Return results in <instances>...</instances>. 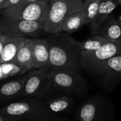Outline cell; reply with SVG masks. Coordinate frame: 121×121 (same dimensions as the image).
<instances>
[{
    "label": "cell",
    "instance_id": "6da1fadb",
    "mask_svg": "<svg viewBox=\"0 0 121 121\" xmlns=\"http://www.w3.org/2000/svg\"><path fill=\"white\" fill-rule=\"evenodd\" d=\"M47 39L50 46L49 63L45 68L48 71L69 69L80 72L84 69L77 40L69 34H48Z\"/></svg>",
    "mask_w": 121,
    "mask_h": 121
},
{
    "label": "cell",
    "instance_id": "7a4b0ae2",
    "mask_svg": "<svg viewBox=\"0 0 121 121\" xmlns=\"http://www.w3.org/2000/svg\"><path fill=\"white\" fill-rule=\"evenodd\" d=\"M74 121H116L111 99L96 93L83 100L74 111Z\"/></svg>",
    "mask_w": 121,
    "mask_h": 121
},
{
    "label": "cell",
    "instance_id": "3957f363",
    "mask_svg": "<svg viewBox=\"0 0 121 121\" xmlns=\"http://www.w3.org/2000/svg\"><path fill=\"white\" fill-rule=\"evenodd\" d=\"M0 114L29 121H51L55 117L47 108L43 98L23 97L0 107Z\"/></svg>",
    "mask_w": 121,
    "mask_h": 121
},
{
    "label": "cell",
    "instance_id": "277c9868",
    "mask_svg": "<svg viewBox=\"0 0 121 121\" xmlns=\"http://www.w3.org/2000/svg\"><path fill=\"white\" fill-rule=\"evenodd\" d=\"M48 72L55 91L73 98H84L87 96L88 87L79 71L60 69Z\"/></svg>",
    "mask_w": 121,
    "mask_h": 121
},
{
    "label": "cell",
    "instance_id": "5b68a950",
    "mask_svg": "<svg viewBox=\"0 0 121 121\" xmlns=\"http://www.w3.org/2000/svg\"><path fill=\"white\" fill-rule=\"evenodd\" d=\"M83 1L72 0H50L45 20V34H53L62 32V26L66 18L72 13L82 10Z\"/></svg>",
    "mask_w": 121,
    "mask_h": 121
},
{
    "label": "cell",
    "instance_id": "8992f818",
    "mask_svg": "<svg viewBox=\"0 0 121 121\" xmlns=\"http://www.w3.org/2000/svg\"><path fill=\"white\" fill-rule=\"evenodd\" d=\"M121 53V43L108 41L94 51L81 52L82 64L83 68L91 74L97 77H102L109 59Z\"/></svg>",
    "mask_w": 121,
    "mask_h": 121
},
{
    "label": "cell",
    "instance_id": "52a82bcc",
    "mask_svg": "<svg viewBox=\"0 0 121 121\" xmlns=\"http://www.w3.org/2000/svg\"><path fill=\"white\" fill-rule=\"evenodd\" d=\"M0 30L1 34L21 37L40 36L44 31V22L30 21L11 17L0 14Z\"/></svg>",
    "mask_w": 121,
    "mask_h": 121
},
{
    "label": "cell",
    "instance_id": "ba28073f",
    "mask_svg": "<svg viewBox=\"0 0 121 121\" xmlns=\"http://www.w3.org/2000/svg\"><path fill=\"white\" fill-rule=\"evenodd\" d=\"M54 91L49 72L45 68L33 69L27 72L23 97L45 98Z\"/></svg>",
    "mask_w": 121,
    "mask_h": 121
},
{
    "label": "cell",
    "instance_id": "9c48e42d",
    "mask_svg": "<svg viewBox=\"0 0 121 121\" xmlns=\"http://www.w3.org/2000/svg\"><path fill=\"white\" fill-rule=\"evenodd\" d=\"M49 2L38 1L22 3L0 11L1 14L21 19L44 22L47 16Z\"/></svg>",
    "mask_w": 121,
    "mask_h": 121
},
{
    "label": "cell",
    "instance_id": "30bf717a",
    "mask_svg": "<svg viewBox=\"0 0 121 121\" xmlns=\"http://www.w3.org/2000/svg\"><path fill=\"white\" fill-rule=\"evenodd\" d=\"M26 73L0 81V107L23 98Z\"/></svg>",
    "mask_w": 121,
    "mask_h": 121
},
{
    "label": "cell",
    "instance_id": "8fae6325",
    "mask_svg": "<svg viewBox=\"0 0 121 121\" xmlns=\"http://www.w3.org/2000/svg\"><path fill=\"white\" fill-rule=\"evenodd\" d=\"M43 100L47 108L54 116L72 113L76 108L73 97L56 91H53Z\"/></svg>",
    "mask_w": 121,
    "mask_h": 121
},
{
    "label": "cell",
    "instance_id": "7c38bea8",
    "mask_svg": "<svg viewBox=\"0 0 121 121\" xmlns=\"http://www.w3.org/2000/svg\"><path fill=\"white\" fill-rule=\"evenodd\" d=\"M101 78V86L107 91H112L121 83V53L109 59Z\"/></svg>",
    "mask_w": 121,
    "mask_h": 121
},
{
    "label": "cell",
    "instance_id": "4fadbf2b",
    "mask_svg": "<svg viewBox=\"0 0 121 121\" xmlns=\"http://www.w3.org/2000/svg\"><path fill=\"white\" fill-rule=\"evenodd\" d=\"M35 69L46 68L49 63L50 58V46L47 39L35 38L30 39Z\"/></svg>",
    "mask_w": 121,
    "mask_h": 121
},
{
    "label": "cell",
    "instance_id": "5bb4252c",
    "mask_svg": "<svg viewBox=\"0 0 121 121\" xmlns=\"http://www.w3.org/2000/svg\"><path fill=\"white\" fill-rule=\"evenodd\" d=\"M120 5L118 0H101L98 11L89 24L91 33L94 35L96 34L97 31L102 26V24L107 20V19L112 14L113 11L116 9V7Z\"/></svg>",
    "mask_w": 121,
    "mask_h": 121
},
{
    "label": "cell",
    "instance_id": "9a60e30c",
    "mask_svg": "<svg viewBox=\"0 0 121 121\" xmlns=\"http://www.w3.org/2000/svg\"><path fill=\"white\" fill-rule=\"evenodd\" d=\"M28 40L29 38L27 37L6 35L3 51L0 56V62L13 61V59L15 58L20 48L23 46Z\"/></svg>",
    "mask_w": 121,
    "mask_h": 121
},
{
    "label": "cell",
    "instance_id": "2e32d148",
    "mask_svg": "<svg viewBox=\"0 0 121 121\" xmlns=\"http://www.w3.org/2000/svg\"><path fill=\"white\" fill-rule=\"evenodd\" d=\"M96 34L103 36L109 41L121 44V24L112 14L102 24Z\"/></svg>",
    "mask_w": 121,
    "mask_h": 121
},
{
    "label": "cell",
    "instance_id": "e0dca14e",
    "mask_svg": "<svg viewBox=\"0 0 121 121\" xmlns=\"http://www.w3.org/2000/svg\"><path fill=\"white\" fill-rule=\"evenodd\" d=\"M13 62L24 68L27 71L35 69L34 58L30 43V39L23 46L20 48L15 58L13 59Z\"/></svg>",
    "mask_w": 121,
    "mask_h": 121
},
{
    "label": "cell",
    "instance_id": "ac0fdd59",
    "mask_svg": "<svg viewBox=\"0 0 121 121\" xmlns=\"http://www.w3.org/2000/svg\"><path fill=\"white\" fill-rule=\"evenodd\" d=\"M86 24L84 14L82 10L74 11L69 14L65 20L62 26V31L67 34H72Z\"/></svg>",
    "mask_w": 121,
    "mask_h": 121
},
{
    "label": "cell",
    "instance_id": "d6986e66",
    "mask_svg": "<svg viewBox=\"0 0 121 121\" xmlns=\"http://www.w3.org/2000/svg\"><path fill=\"white\" fill-rule=\"evenodd\" d=\"M108 41L105 37L99 34H94L93 36L84 41H77V44L81 52L89 53L94 51L106 44Z\"/></svg>",
    "mask_w": 121,
    "mask_h": 121
},
{
    "label": "cell",
    "instance_id": "ffe728a7",
    "mask_svg": "<svg viewBox=\"0 0 121 121\" xmlns=\"http://www.w3.org/2000/svg\"><path fill=\"white\" fill-rule=\"evenodd\" d=\"M28 72L15 62H0V81Z\"/></svg>",
    "mask_w": 121,
    "mask_h": 121
},
{
    "label": "cell",
    "instance_id": "44dd1931",
    "mask_svg": "<svg viewBox=\"0 0 121 121\" xmlns=\"http://www.w3.org/2000/svg\"><path fill=\"white\" fill-rule=\"evenodd\" d=\"M101 0H84L82 4V11L84 14L86 24H89L94 19Z\"/></svg>",
    "mask_w": 121,
    "mask_h": 121
},
{
    "label": "cell",
    "instance_id": "7402d4cb",
    "mask_svg": "<svg viewBox=\"0 0 121 121\" xmlns=\"http://www.w3.org/2000/svg\"><path fill=\"white\" fill-rule=\"evenodd\" d=\"M21 1H22V0H5L4 2L1 11L8 9L9 8H11V7L20 4Z\"/></svg>",
    "mask_w": 121,
    "mask_h": 121
},
{
    "label": "cell",
    "instance_id": "603a6c76",
    "mask_svg": "<svg viewBox=\"0 0 121 121\" xmlns=\"http://www.w3.org/2000/svg\"><path fill=\"white\" fill-rule=\"evenodd\" d=\"M22 120H23V119H22L21 118L14 117L12 116L0 114V121H21Z\"/></svg>",
    "mask_w": 121,
    "mask_h": 121
},
{
    "label": "cell",
    "instance_id": "cb8c5ba5",
    "mask_svg": "<svg viewBox=\"0 0 121 121\" xmlns=\"http://www.w3.org/2000/svg\"><path fill=\"white\" fill-rule=\"evenodd\" d=\"M6 34H0V56H1V52L3 51V48H4V42H5V40H6Z\"/></svg>",
    "mask_w": 121,
    "mask_h": 121
},
{
    "label": "cell",
    "instance_id": "d4e9b609",
    "mask_svg": "<svg viewBox=\"0 0 121 121\" xmlns=\"http://www.w3.org/2000/svg\"><path fill=\"white\" fill-rule=\"evenodd\" d=\"M51 121H69V119L65 118L62 115H57L56 116H55Z\"/></svg>",
    "mask_w": 121,
    "mask_h": 121
},
{
    "label": "cell",
    "instance_id": "484cf974",
    "mask_svg": "<svg viewBox=\"0 0 121 121\" xmlns=\"http://www.w3.org/2000/svg\"><path fill=\"white\" fill-rule=\"evenodd\" d=\"M50 0H22V3H33V2H38V1H47L50 2Z\"/></svg>",
    "mask_w": 121,
    "mask_h": 121
},
{
    "label": "cell",
    "instance_id": "4316f807",
    "mask_svg": "<svg viewBox=\"0 0 121 121\" xmlns=\"http://www.w3.org/2000/svg\"><path fill=\"white\" fill-rule=\"evenodd\" d=\"M4 1L5 0H0V11H1V9H2V6H3Z\"/></svg>",
    "mask_w": 121,
    "mask_h": 121
},
{
    "label": "cell",
    "instance_id": "83f0119b",
    "mask_svg": "<svg viewBox=\"0 0 121 121\" xmlns=\"http://www.w3.org/2000/svg\"><path fill=\"white\" fill-rule=\"evenodd\" d=\"M118 21L120 22V24H121V14H120V16H118Z\"/></svg>",
    "mask_w": 121,
    "mask_h": 121
},
{
    "label": "cell",
    "instance_id": "f1b7e54d",
    "mask_svg": "<svg viewBox=\"0 0 121 121\" xmlns=\"http://www.w3.org/2000/svg\"><path fill=\"white\" fill-rule=\"evenodd\" d=\"M72 1H84V0H72Z\"/></svg>",
    "mask_w": 121,
    "mask_h": 121
},
{
    "label": "cell",
    "instance_id": "f546056e",
    "mask_svg": "<svg viewBox=\"0 0 121 121\" xmlns=\"http://www.w3.org/2000/svg\"><path fill=\"white\" fill-rule=\"evenodd\" d=\"M118 1L119 4H121V0H118Z\"/></svg>",
    "mask_w": 121,
    "mask_h": 121
},
{
    "label": "cell",
    "instance_id": "4dcf8cb0",
    "mask_svg": "<svg viewBox=\"0 0 121 121\" xmlns=\"http://www.w3.org/2000/svg\"><path fill=\"white\" fill-rule=\"evenodd\" d=\"M27 121V120H25V119H23V120H22V121Z\"/></svg>",
    "mask_w": 121,
    "mask_h": 121
},
{
    "label": "cell",
    "instance_id": "1f68e13d",
    "mask_svg": "<svg viewBox=\"0 0 121 121\" xmlns=\"http://www.w3.org/2000/svg\"><path fill=\"white\" fill-rule=\"evenodd\" d=\"M1 34V30H0V34Z\"/></svg>",
    "mask_w": 121,
    "mask_h": 121
}]
</instances>
